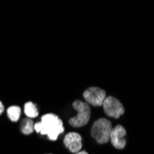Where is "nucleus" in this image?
Instances as JSON below:
<instances>
[{"mask_svg": "<svg viewBox=\"0 0 154 154\" xmlns=\"http://www.w3.org/2000/svg\"><path fill=\"white\" fill-rule=\"evenodd\" d=\"M34 130L37 133L45 135L52 141H55L64 131L62 120L54 114H46L42 116L40 122L34 124Z\"/></svg>", "mask_w": 154, "mask_h": 154, "instance_id": "1", "label": "nucleus"}, {"mask_svg": "<svg viewBox=\"0 0 154 154\" xmlns=\"http://www.w3.org/2000/svg\"><path fill=\"white\" fill-rule=\"evenodd\" d=\"M112 130H113V127H112L111 121L105 118H100L92 125L91 135L97 143L105 144L110 140Z\"/></svg>", "mask_w": 154, "mask_h": 154, "instance_id": "2", "label": "nucleus"}, {"mask_svg": "<svg viewBox=\"0 0 154 154\" xmlns=\"http://www.w3.org/2000/svg\"><path fill=\"white\" fill-rule=\"evenodd\" d=\"M73 107L77 110L78 115L68 120L69 125L73 128H81L89 123L91 118V108L89 104L80 100L73 103Z\"/></svg>", "mask_w": 154, "mask_h": 154, "instance_id": "3", "label": "nucleus"}, {"mask_svg": "<svg viewBox=\"0 0 154 154\" xmlns=\"http://www.w3.org/2000/svg\"><path fill=\"white\" fill-rule=\"evenodd\" d=\"M103 111L104 113L114 118H119L121 116L125 114V108L124 105L121 103V102L115 97H106L105 100L103 103Z\"/></svg>", "mask_w": 154, "mask_h": 154, "instance_id": "4", "label": "nucleus"}, {"mask_svg": "<svg viewBox=\"0 0 154 154\" xmlns=\"http://www.w3.org/2000/svg\"><path fill=\"white\" fill-rule=\"evenodd\" d=\"M83 98L88 104L93 106H103L106 98V92L98 87H91L83 92Z\"/></svg>", "mask_w": 154, "mask_h": 154, "instance_id": "5", "label": "nucleus"}, {"mask_svg": "<svg viewBox=\"0 0 154 154\" xmlns=\"http://www.w3.org/2000/svg\"><path fill=\"white\" fill-rule=\"evenodd\" d=\"M125 135H127L125 128L121 125H117L111 132L110 140L112 145L117 149H123L127 145V141L125 139Z\"/></svg>", "mask_w": 154, "mask_h": 154, "instance_id": "6", "label": "nucleus"}, {"mask_svg": "<svg viewBox=\"0 0 154 154\" xmlns=\"http://www.w3.org/2000/svg\"><path fill=\"white\" fill-rule=\"evenodd\" d=\"M66 148L72 153H78L82 149V137L77 132L67 133L64 137Z\"/></svg>", "mask_w": 154, "mask_h": 154, "instance_id": "7", "label": "nucleus"}, {"mask_svg": "<svg viewBox=\"0 0 154 154\" xmlns=\"http://www.w3.org/2000/svg\"><path fill=\"white\" fill-rule=\"evenodd\" d=\"M24 113L29 118H35L39 115L36 105L32 102H28L24 104Z\"/></svg>", "mask_w": 154, "mask_h": 154, "instance_id": "8", "label": "nucleus"}, {"mask_svg": "<svg viewBox=\"0 0 154 154\" xmlns=\"http://www.w3.org/2000/svg\"><path fill=\"white\" fill-rule=\"evenodd\" d=\"M20 113H21L20 107V106H17V105L10 106L7 110L8 116L10 119V121H12V122H17L20 119Z\"/></svg>", "mask_w": 154, "mask_h": 154, "instance_id": "9", "label": "nucleus"}, {"mask_svg": "<svg viewBox=\"0 0 154 154\" xmlns=\"http://www.w3.org/2000/svg\"><path fill=\"white\" fill-rule=\"evenodd\" d=\"M34 122L32 120L25 119L23 120V123L21 125V132L24 135H30L34 131Z\"/></svg>", "mask_w": 154, "mask_h": 154, "instance_id": "10", "label": "nucleus"}, {"mask_svg": "<svg viewBox=\"0 0 154 154\" xmlns=\"http://www.w3.org/2000/svg\"><path fill=\"white\" fill-rule=\"evenodd\" d=\"M3 112H4V105L1 102H0V115H1Z\"/></svg>", "mask_w": 154, "mask_h": 154, "instance_id": "11", "label": "nucleus"}, {"mask_svg": "<svg viewBox=\"0 0 154 154\" xmlns=\"http://www.w3.org/2000/svg\"><path fill=\"white\" fill-rule=\"evenodd\" d=\"M75 154H89V153L87 151H85V150H80L78 153H75Z\"/></svg>", "mask_w": 154, "mask_h": 154, "instance_id": "12", "label": "nucleus"}, {"mask_svg": "<svg viewBox=\"0 0 154 154\" xmlns=\"http://www.w3.org/2000/svg\"><path fill=\"white\" fill-rule=\"evenodd\" d=\"M49 154H50V153H49Z\"/></svg>", "mask_w": 154, "mask_h": 154, "instance_id": "13", "label": "nucleus"}]
</instances>
